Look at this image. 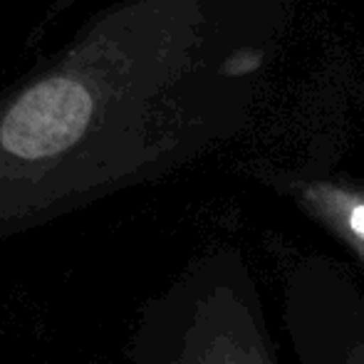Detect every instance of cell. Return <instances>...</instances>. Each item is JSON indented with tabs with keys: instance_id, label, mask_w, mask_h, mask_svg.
Here are the masks:
<instances>
[{
	"instance_id": "obj_1",
	"label": "cell",
	"mask_w": 364,
	"mask_h": 364,
	"mask_svg": "<svg viewBox=\"0 0 364 364\" xmlns=\"http://www.w3.org/2000/svg\"><path fill=\"white\" fill-rule=\"evenodd\" d=\"M325 211L332 220L340 225V230L357 245V250L364 255V201L347 196H330L325 203Z\"/></svg>"
},
{
	"instance_id": "obj_2",
	"label": "cell",
	"mask_w": 364,
	"mask_h": 364,
	"mask_svg": "<svg viewBox=\"0 0 364 364\" xmlns=\"http://www.w3.org/2000/svg\"><path fill=\"white\" fill-rule=\"evenodd\" d=\"M0 335H3V320H0Z\"/></svg>"
}]
</instances>
